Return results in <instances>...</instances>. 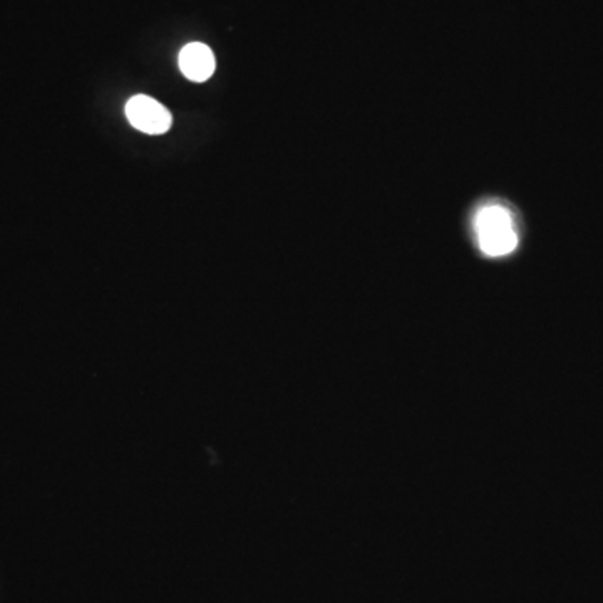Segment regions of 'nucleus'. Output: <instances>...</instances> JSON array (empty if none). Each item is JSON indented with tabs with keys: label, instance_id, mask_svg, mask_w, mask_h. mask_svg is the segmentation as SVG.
<instances>
[{
	"label": "nucleus",
	"instance_id": "nucleus-2",
	"mask_svg": "<svg viewBox=\"0 0 603 603\" xmlns=\"http://www.w3.org/2000/svg\"><path fill=\"white\" fill-rule=\"evenodd\" d=\"M126 118L131 126L146 134H163L173 123L171 112L163 104L144 94L133 96L127 101Z\"/></svg>",
	"mask_w": 603,
	"mask_h": 603
},
{
	"label": "nucleus",
	"instance_id": "nucleus-3",
	"mask_svg": "<svg viewBox=\"0 0 603 603\" xmlns=\"http://www.w3.org/2000/svg\"><path fill=\"white\" fill-rule=\"evenodd\" d=\"M178 62H180L183 76H186V79L193 83L208 81L216 68V61L210 47L200 43L184 45L180 53Z\"/></svg>",
	"mask_w": 603,
	"mask_h": 603
},
{
	"label": "nucleus",
	"instance_id": "nucleus-1",
	"mask_svg": "<svg viewBox=\"0 0 603 603\" xmlns=\"http://www.w3.org/2000/svg\"><path fill=\"white\" fill-rule=\"evenodd\" d=\"M475 232L481 252L488 257H503L518 245L517 224L505 205L490 203L477 211Z\"/></svg>",
	"mask_w": 603,
	"mask_h": 603
}]
</instances>
